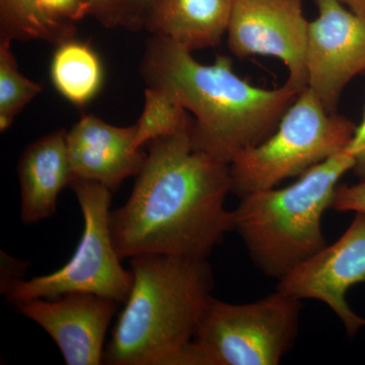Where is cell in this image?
<instances>
[{
    "mask_svg": "<svg viewBox=\"0 0 365 365\" xmlns=\"http://www.w3.org/2000/svg\"><path fill=\"white\" fill-rule=\"evenodd\" d=\"M135 124L134 143L137 148H143L155 139L186 130L193 125V119L167 93L146 88L143 112Z\"/></svg>",
    "mask_w": 365,
    "mask_h": 365,
    "instance_id": "cell-17",
    "label": "cell"
},
{
    "mask_svg": "<svg viewBox=\"0 0 365 365\" xmlns=\"http://www.w3.org/2000/svg\"><path fill=\"white\" fill-rule=\"evenodd\" d=\"M136 124L117 127L86 115L67 132V151L74 180L100 182L110 191L137 176L146 153L137 148Z\"/></svg>",
    "mask_w": 365,
    "mask_h": 365,
    "instance_id": "cell-12",
    "label": "cell"
},
{
    "mask_svg": "<svg viewBox=\"0 0 365 365\" xmlns=\"http://www.w3.org/2000/svg\"><path fill=\"white\" fill-rule=\"evenodd\" d=\"M73 23L45 13L39 0H0V40L43 41L59 46L74 39Z\"/></svg>",
    "mask_w": 365,
    "mask_h": 365,
    "instance_id": "cell-16",
    "label": "cell"
},
{
    "mask_svg": "<svg viewBox=\"0 0 365 365\" xmlns=\"http://www.w3.org/2000/svg\"><path fill=\"white\" fill-rule=\"evenodd\" d=\"M90 16L107 29L145 30L153 0H88Z\"/></svg>",
    "mask_w": 365,
    "mask_h": 365,
    "instance_id": "cell-19",
    "label": "cell"
},
{
    "mask_svg": "<svg viewBox=\"0 0 365 365\" xmlns=\"http://www.w3.org/2000/svg\"><path fill=\"white\" fill-rule=\"evenodd\" d=\"M0 292L6 297L14 287L25 280L30 263L14 258L6 252H0Z\"/></svg>",
    "mask_w": 365,
    "mask_h": 365,
    "instance_id": "cell-22",
    "label": "cell"
},
{
    "mask_svg": "<svg viewBox=\"0 0 365 365\" xmlns=\"http://www.w3.org/2000/svg\"><path fill=\"white\" fill-rule=\"evenodd\" d=\"M192 128L150 143L128 201L110 213L120 258L172 255L207 259L227 232L234 211L230 165L196 150Z\"/></svg>",
    "mask_w": 365,
    "mask_h": 365,
    "instance_id": "cell-1",
    "label": "cell"
},
{
    "mask_svg": "<svg viewBox=\"0 0 365 365\" xmlns=\"http://www.w3.org/2000/svg\"><path fill=\"white\" fill-rule=\"evenodd\" d=\"M346 150L354 157L355 165L353 172L359 178V181L365 180V109L364 118L359 126H356L354 135Z\"/></svg>",
    "mask_w": 365,
    "mask_h": 365,
    "instance_id": "cell-23",
    "label": "cell"
},
{
    "mask_svg": "<svg viewBox=\"0 0 365 365\" xmlns=\"http://www.w3.org/2000/svg\"><path fill=\"white\" fill-rule=\"evenodd\" d=\"M119 302L93 294H67L13 304L49 334L67 365L103 364L106 334Z\"/></svg>",
    "mask_w": 365,
    "mask_h": 365,
    "instance_id": "cell-11",
    "label": "cell"
},
{
    "mask_svg": "<svg viewBox=\"0 0 365 365\" xmlns=\"http://www.w3.org/2000/svg\"><path fill=\"white\" fill-rule=\"evenodd\" d=\"M351 120L327 111L304 88L263 143L245 150L230 163L232 193L240 198L275 188L288 178L302 176L314 165L345 150L354 135Z\"/></svg>",
    "mask_w": 365,
    "mask_h": 365,
    "instance_id": "cell-5",
    "label": "cell"
},
{
    "mask_svg": "<svg viewBox=\"0 0 365 365\" xmlns=\"http://www.w3.org/2000/svg\"><path fill=\"white\" fill-rule=\"evenodd\" d=\"M365 282V215L355 213L351 225L334 244L281 278L276 289L297 299L323 302L354 337L365 319L353 312L346 300L348 290Z\"/></svg>",
    "mask_w": 365,
    "mask_h": 365,
    "instance_id": "cell-10",
    "label": "cell"
},
{
    "mask_svg": "<svg viewBox=\"0 0 365 365\" xmlns=\"http://www.w3.org/2000/svg\"><path fill=\"white\" fill-rule=\"evenodd\" d=\"M132 287L103 364L186 365L194 334L212 299L207 259L144 255L130 259Z\"/></svg>",
    "mask_w": 365,
    "mask_h": 365,
    "instance_id": "cell-3",
    "label": "cell"
},
{
    "mask_svg": "<svg viewBox=\"0 0 365 365\" xmlns=\"http://www.w3.org/2000/svg\"><path fill=\"white\" fill-rule=\"evenodd\" d=\"M235 0H153L145 30L193 52L216 47L227 34Z\"/></svg>",
    "mask_w": 365,
    "mask_h": 365,
    "instance_id": "cell-14",
    "label": "cell"
},
{
    "mask_svg": "<svg viewBox=\"0 0 365 365\" xmlns=\"http://www.w3.org/2000/svg\"><path fill=\"white\" fill-rule=\"evenodd\" d=\"M18 175L21 222L34 225L54 215L60 192L74 181L67 132H51L31 143L21 153Z\"/></svg>",
    "mask_w": 365,
    "mask_h": 365,
    "instance_id": "cell-13",
    "label": "cell"
},
{
    "mask_svg": "<svg viewBox=\"0 0 365 365\" xmlns=\"http://www.w3.org/2000/svg\"><path fill=\"white\" fill-rule=\"evenodd\" d=\"M46 14L56 20L78 21L90 16L88 0H39Z\"/></svg>",
    "mask_w": 365,
    "mask_h": 365,
    "instance_id": "cell-21",
    "label": "cell"
},
{
    "mask_svg": "<svg viewBox=\"0 0 365 365\" xmlns=\"http://www.w3.org/2000/svg\"><path fill=\"white\" fill-rule=\"evenodd\" d=\"M42 91L19 71L11 41L0 40V131H6L34 98Z\"/></svg>",
    "mask_w": 365,
    "mask_h": 365,
    "instance_id": "cell-18",
    "label": "cell"
},
{
    "mask_svg": "<svg viewBox=\"0 0 365 365\" xmlns=\"http://www.w3.org/2000/svg\"><path fill=\"white\" fill-rule=\"evenodd\" d=\"M348 9L365 18V0H341Z\"/></svg>",
    "mask_w": 365,
    "mask_h": 365,
    "instance_id": "cell-24",
    "label": "cell"
},
{
    "mask_svg": "<svg viewBox=\"0 0 365 365\" xmlns=\"http://www.w3.org/2000/svg\"><path fill=\"white\" fill-rule=\"evenodd\" d=\"M140 73L146 88L163 91L193 115L194 148L228 165L266 140L300 93L287 83L252 85L235 73L230 57L206 66L160 35L146 42Z\"/></svg>",
    "mask_w": 365,
    "mask_h": 365,
    "instance_id": "cell-2",
    "label": "cell"
},
{
    "mask_svg": "<svg viewBox=\"0 0 365 365\" xmlns=\"http://www.w3.org/2000/svg\"><path fill=\"white\" fill-rule=\"evenodd\" d=\"M354 165V157L345 150L289 186L242 197L234 210L235 230L262 273L280 280L325 248L324 213L332 205L341 178Z\"/></svg>",
    "mask_w": 365,
    "mask_h": 365,
    "instance_id": "cell-4",
    "label": "cell"
},
{
    "mask_svg": "<svg viewBox=\"0 0 365 365\" xmlns=\"http://www.w3.org/2000/svg\"><path fill=\"white\" fill-rule=\"evenodd\" d=\"M300 300L276 289L249 304L209 300L191 344L193 365H276L299 331Z\"/></svg>",
    "mask_w": 365,
    "mask_h": 365,
    "instance_id": "cell-6",
    "label": "cell"
},
{
    "mask_svg": "<svg viewBox=\"0 0 365 365\" xmlns=\"http://www.w3.org/2000/svg\"><path fill=\"white\" fill-rule=\"evenodd\" d=\"M309 21L304 0H235L227 45L239 58L270 56L287 71V83L302 93L307 86L306 45Z\"/></svg>",
    "mask_w": 365,
    "mask_h": 365,
    "instance_id": "cell-8",
    "label": "cell"
},
{
    "mask_svg": "<svg viewBox=\"0 0 365 365\" xmlns=\"http://www.w3.org/2000/svg\"><path fill=\"white\" fill-rule=\"evenodd\" d=\"M51 63L55 88L72 104L83 107L95 98L103 83V66L91 46L71 39L57 46Z\"/></svg>",
    "mask_w": 365,
    "mask_h": 365,
    "instance_id": "cell-15",
    "label": "cell"
},
{
    "mask_svg": "<svg viewBox=\"0 0 365 365\" xmlns=\"http://www.w3.org/2000/svg\"><path fill=\"white\" fill-rule=\"evenodd\" d=\"M306 45L307 86L327 111L337 113L348 83L365 71V18L341 0H314Z\"/></svg>",
    "mask_w": 365,
    "mask_h": 365,
    "instance_id": "cell-9",
    "label": "cell"
},
{
    "mask_svg": "<svg viewBox=\"0 0 365 365\" xmlns=\"http://www.w3.org/2000/svg\"><path fill=\"white\" fill-rule=\"evenodd\" d=\"M331 208L339 212L365 215V180L354 185H338Z\"/></svg>",
    "mask_w": 365,
    "mask_h": 365,
    "instance_id": "cell-20",
    "label": "cell"
},
{
    "mask_svg": "<svg viewBox=\"0 0 365 365\" xmlns=\"http://www.w3.org/2000/svg\"><path fill=\"white\" fill-rule=\"evenodd\" d=\"M71 187L85 222L78 248L59 270L19 283L6 297L9 304L57 299L76 292L97 294L124 304L130 294L132 273L121 265L110 227L112 192L88 180H74Z\"/></svg>",
    "mask_w": 365,
    "mask_h": 365,
    "instance_id": "cell-7",
    "label": "cell"
}]
</instances>
